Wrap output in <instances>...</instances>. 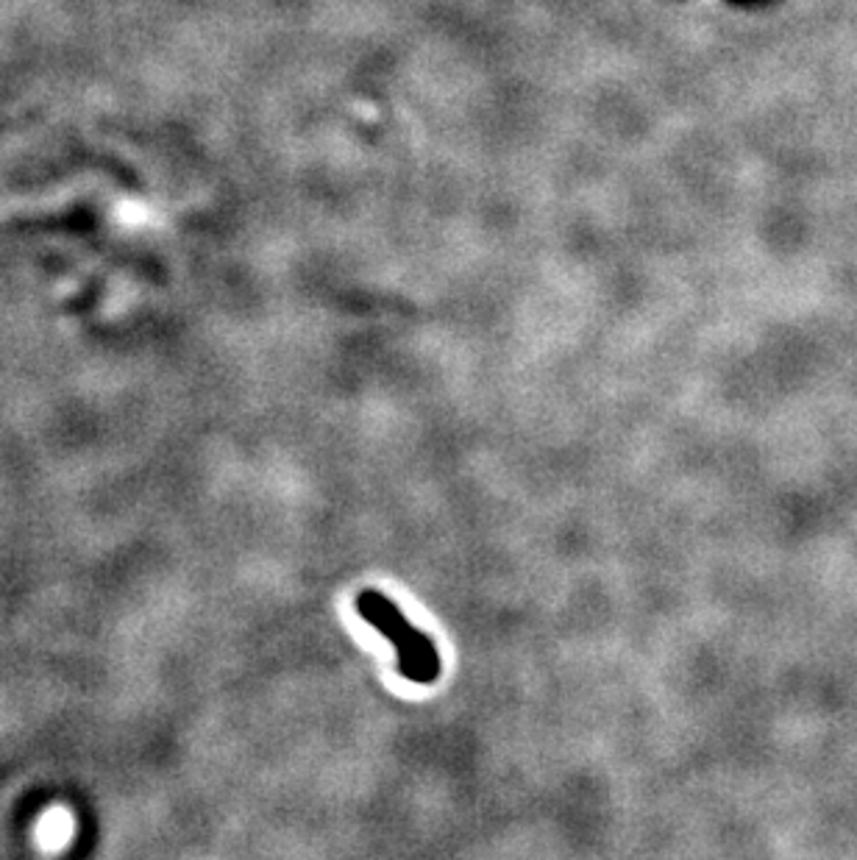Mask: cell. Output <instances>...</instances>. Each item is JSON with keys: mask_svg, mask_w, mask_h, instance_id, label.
<instances>
[{"mask_svg": "<svg viewBox=\"0 0 857 860\" xmlns=\"http://www.w3.org/2000/svg\"><path fill=\"white\" fill-rule=\"evenodd\" d=\"M356 613L395 646V666H399V674L404 680L415 685H432L440 677V652L432 635L410 624L401 607L384 596L382 590H359Z\"/></svg>", "mask_w": 857, "mask_h": 860, "instance_id": "1", "label": "cell"}]
</instances>
